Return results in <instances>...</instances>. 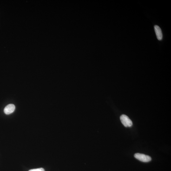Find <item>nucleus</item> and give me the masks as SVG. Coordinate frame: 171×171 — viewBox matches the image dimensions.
I'll return each instance as SVG.
<instances>
[{
	"instance_id": "obj_1",
	"label": "nucleus",
	"mask_w": 171,
	"mask_h": 171,
	"mask_svg": "<svg viewBox=\"0 0 171 171\" xmlns=\"http://www.w3.org/2000/svg\"><path fill=\"white\" fill-rule=\"evenodd\" d=\"M134 157L137 160L143 162H149L152 160V158L150 156L141 153H136L134 154Z\"/></svg>"
},
{
	"instance_id": "obj_3",
	"label": "nucleus",
	"mask_w": 171,
	"mask_h": 171,
	"mask_svg": "<svg viewBox=\"0 0 171 171\" xmlns=\"http://www.w3.org/2000/svg\"><path fill=\"white\" fill-rule=\"evenodd\" d=\"M154 27L157 38L159 40H161L162 39L163 35L161 28L157 25H155Z\"/></svg>"
},
{
	"instance_id": "obj_4",
	"label": "nucleus",
	"mask_w": 171,
	"mask_h": 171,
	"mask_svg": "<svg viewBox=\"0 0 171 171\" xmlns=\"http://www.w3.org/2000/svg\"><path fill=\"white\" fill-rule=\"evenodd\" d=\"M15 107L14 105L13 104H10L6 106L4 108V112L5 114L8 115L13 112L14 111Z\"/></svg>"
},
{
	"instance_id": "obj_5",
	"label": "nucleus",
	"mask_w": 171,
	"mask_h": 171,
	"mask_svg": "<svg viewBox=\"0 0 171 171\" xmlns=\"http://www.w3.org/2000/svg\"><path fill=\"white\" fill-rule=\"evenodd\" d=\"M29 171H45L42 168L36 169H31Z\"/></svg>"
},
{
	"instance_id": "obj_2",
	"label": "nucleus",
	"mask_w": 171,
	"mask_h": 171,
	"mask_svg": "<svg viewBox=\"0 0 171 171\" xmlns=\"http://www.w3.org/2000/svg\"><path fill=\"white\" fill-rule=\"evenodd\" d=\"M120 120L123 125L126 127H130L133 125V122L128 116L123 114L120 117Z\"/></svg>"
}]
</instances>
